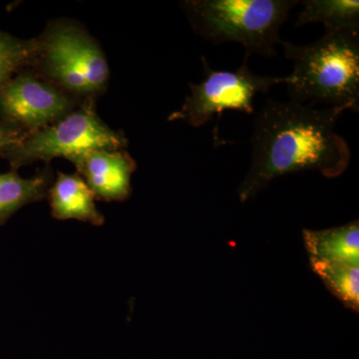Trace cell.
Listing matches in <instances>:
<instances>
[{"instance_id": "4fadbf2b", "label": "cell", "mask_w": 359, "mask_h": 359, "mask_svg": "<svg viewBox=\"0 0 359 359\" xmlns=\"http://www.w3.org/2000/svg\"><path fill=\"white\" fill-rule=\"evenodd\" d=\"M313 271L332 294L347 308L358 311L359 268L353 264H325L311 262Z\"/></svg>"}, {"instance_id": "30bf717a", "label": "cell", "mask_w": 359, "mask_h": 359, "mask_svg": "<svg viewBox=\"0 0 359 359\" xmlns=\"http://www.w3.org/2000/svg\"><path fill=\"white\" fill-rule=\"evenodd\" d=\"M304 238L311 262L358 266V221L327 230H304Z\"/></svg>"}, {"instance_id": "9c48e42d", "label": "cell", "mask_w": 359, "mask_h": 359, "mask_svg": "<svg viewBox=\"0 0 359 359\" xmlns=\"http://www.w3.org/2000/svg\"><path fill=\"white\" fill-rule=\"evenodd\" d=\"M47 197L54 219H76L96 226L105 223V218L96 208L93 193L80 175L58 172Z\"/></svg>"}, {"instance_id": "5b68a950", "label": "cell", "mask_w": 359, "mask_h": 359, "mask_svg": "<svg viewBox=\"0 0 359 359\" xmlns=\"http://www.w3.org/2000/svg\"><path fill=\"white\" fill-rule=\"evenodd\" d=\"M128 139L113 130L96 111V100L83 101L76 109L50 126L28 134L18 145L1 156L11 171L32 163L48 164L54 158L69 160L89 150H125Z\"/></svg>"}, {"instance_id": "5bb4252c", "label": "cell", "mask_w": 359, "mask_h": 359, "mask_svg": "<svg viewBox=\"0 0 359 359\" xmlns=\"http://www.w3.org/2000/svg\"><path fill=\"white\" fill-rule=\"evenodd\" d=\"M36 51V37L20 39L0 30V87L20 71L32 68Z\"/></svg>"}, {"instance_id": "8992f818", "label": "cell", "mask_w": 359, "mask_h": 359, "mask_svg": "<svg viewBox=\"0 0 359 359\" xmlns=\"http://www.w3.org/2000/svg\"><path fill=\"white\" fill-rule=\"evenodd\" d=\"M249 57L250 54L245 53L242 65L235 71L212 70L203 57L205 79L198 84H189L190 95L186 97L179 110L168 117V121L182 120L199 128L226 110L256 114L255 97L268 93L276 84L287 83V77L255 74L248 65Z\"/></svg>"}, {"instance_id": "7c38bea8", "label": "cell", "mask_w": 359, "mask_h": 359, "mask_svg": "<svg viewBox=\"0 0 359 359\" xmlns=\"http://www.w3.org/2000/svg\"><path fill=\"white\" fill-rule=\"evenodd\" d=\"M295 26L321 23L325 32H359L358 0H306Z\"/></svg>"}, {"instance_id": "277c9868", "label": "cell", "mask_w": 359, "mask_h": 359, "mask_svg": "<svg viewBox=\"0 0 359 359\" xmlns=\"http://www.w3.org/2000/svg\"><path fill=\"white\" fill-rule=\"evenodd\" d=\"M297 0H186L181 6L194 32L214 44L237 42L247 54L276 55L280 29Z\"/></svg>"}, {"instance_id": "8fae6325", "label": "cell", "mask_w": 359, "mask_h": 359, "mask_svg": "<svg viewBox=\"0 0 359 359\" xmlns=\"http://www.w3.org/2000/svg\"><path fill=\"white\" fill-rule=\"evenodd\" d=\"M53 181V173L49 167L27 179L15 171L0 174V224L6 223L25 205L46 199Z\"/></svg>"}, {"instance_id": "6da1fadb", "label": "cell", "mask_w": 359, "mask_h": 359, "mask_svg": "<svg viewBox=\"0 0 359 359\" xmlns=\"http://www.w3.org/2000/svg\"><path fill=\"white\" fill-rule=\"evenodd\" d=\"M347 110L268 99L254 119L252 163L238 189L240 200L252 199L273 180L287 174L316 171L335 178L344 173L351 149L335 125Z\"/></svg>"}, {"instance_id": "52a82bcc", "label": "cell", "mask_w": 359, "mask_h": 359, "mask_svg": "<svg viewBox=\"0 0 359 359\" xmlns=\"http://www.w3.org/2000/svg\"><path fill=\"white\" fill-rule=\"evenodd\" d=\"M81 103L27 68L0 87V120L32 134L62 119Z\"/></svg>"}, {"instance_id": "3957f363", "label": "cell", "mask_w": 359, "mask_h": 359, "mask_svg": "<svg viewBox=\"0 0 359 359\" xmlns=\"http://www.w3.org/2000/svg\"><path fill=\"white\" fill-rule=\"evenodd\" d=\"M33 72L80 102L97 100L107 89L110 70L98 41L77 21H49L36 37Z\"/></svg>"}, {"instance_id": "7a4b0ae2", "label": "cell", "mask_w": 359, "mask_h": 359, "mask_svg": "<svg viewBox=\"0 0 359 359\" xmlns=\"http://www.w3.org/2000/svg\"><path fill=\"white\" fill-rule=\"evenodd\" d=\"M294 62L287 76L292 101L359 110V32H325L308 45L280 42Z\"/></svg>"}, {"instance_id": "ba28073f", "label": "cell", "mask_w": 359, "mask_h": 359, "mask_svg": "<svg viewBox=\"0 0 359 359\" xmlns=\"http://www.w3.org/2000/svg\"><path fill=\"white\" fill-rule=\"evenodd\" d=\"M68 161L76 168L95 200L122 202L131 195V178L137 164L126 150L96 149Z\"/></svg>"}, {"instance_id": "9a60e30c", "label": "cell", "mask_w": 359, "mask_h": 359, "mask_svg": "<svg viewBox=\"0 0 359 359\" xmlns=\"http://www.w3.org/2000/svg\"><path fill=\"white\" fill-rule=\"evenodd\" d=\"M27 135L18 127L0 120V157L9 149L18 145Z\"/></svg>"}]
</instances>
